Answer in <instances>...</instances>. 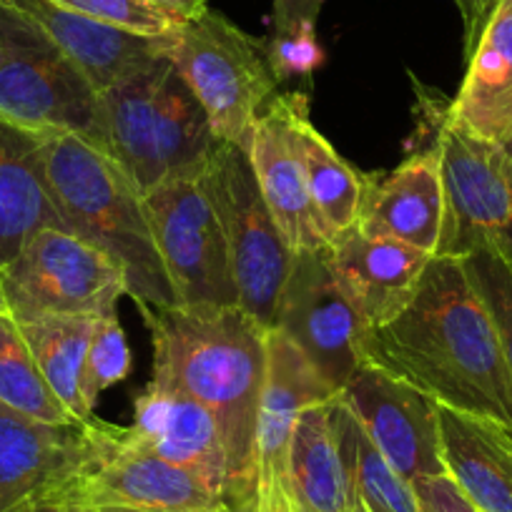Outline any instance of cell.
I'll use <instances>...</instances> for the list:
<instances>
[{
    "label": "cell",
    "instance_id": "6da1fadb",
    "mask_svg": "<svg viewBox=\"0 0 512 512\" xmlns=\"http://www.w3.org/2000/svg\"><path fill=\"white\" fill-rule=\"evenodd\" d=\"M367 362L437 405L490 420L512 435V377L500 332L457 256H432L405 312L369 332Z\"/></svg>",
    "mask_w": 512,
    "mask_h": 512
},
{
    "label": "cell",
    "instance_id": "7a4b0ae2",
    "mask_svg": "<svg viewBox=\"0 0 512 512\" xmlns=\"http://www.w3.org/2000/svg\"><path fill=\"white\" fill-rule=\"evenodd\" d=\"M139 307L154 339L151 384L184 392L214 415L229 457L231 512H254L269 329L239 307Z\"/></svg>",
    "mask_w": 512,
    "mask_h": 512
},
{
    "label": "cell",
    "instance_id": "3957f363",
    "mask_svg": "<svg viewBox=\"0 0 512 512\" xmlns=\"http://www.w3.org/2000/svg\"><path fill=\"white\" fill-rule=\"evenodd\" d=\"M43 171L63 226L121 264L128 297L144 307H176L134 179L106 151L68 134L43 136Z\"/></svg>",
    "mask_w": 512,
    "mask_h": 512
},
{
    "label": "cell",
    "instance_id": "277c9868",
    "mask_svg": "<svg viewBox=\"0 0 512 512\" xmlns=\"http://www.w3.org/2000/svg\"><path fill=\"white\" fill-rule=\"evenodd\" d=\"M166 56L204 108L216 141L244 149L279 86L267 41L209 8L166 36Z\"/></svg>",
    "mask_w": 512,
    "mask_h": 512
},
{
    "label": "cell",
    "instance_id": "5b68a950",
    "mask_svg": "<svg viewBox=\"0 0 512 512\" xmlns=\"http://www.w3.org/2000/svg\"><path fill=\"white\" fill-rule=\"evenodd\" d=\"M420 91V144L432 146L440 159L447 199L437 256L465 259L477 249H495L512 262V184L500 151L457 126L440 93Z\"/></svg>",
    "mask_w": 512,
    "mask_h": 512
},
{
    "label": "cell",
    "instance_id": "8992f818",
    "mask_svg": "<svg viewBox=\"0 0 512 512\" xmlns=\"http://www.w3.org/2000/svg\"><path fill=\"white\" fill-rule=\"evenodd\" d=\"M0 121L106 151L101 91L31 23L0 6Z\"/></svg>",
    "mask_w": 512,
    "mask_h": 512
},
{
    "label": "cell",
    "instance_id": "52a82bcc",
    "mask_svg": "<svg viewBox=\"0 0 512 512\" xmlns=\"http://www.w3.org/2000/svg\"><path fill=\"white\" fill-rule=\"evenodd\" d=\"M201 179L229 246L239 309L262 327L274 329L279 297L297 251L269 211L241 146L216 141Z\"/></svg>",
    "mask_w": 512,
    "mask_h": 512
},
{
    "label": "cell",
    "instance_id": "ba28073f",
    "mask_svg": "<svg viewBox=\"0 0 512 512\" xmlns=\"http://www.w3.org/2000/svg\"><path fill=\"white\" fill-rule=\"evenodd\" d=\"M8 312L16 322L36 317H108L128 297L121 264L66 226L38 231L16 262L0 269Z\"/></svg>",
    "mask_w": 512,
    "mask_h": 512
},
{
    "label": "cell",
    "instance_id": "9c48e42d",
    "mask_svg": "<svg viewBox=\"0 0 512 512\" xmlns=\"http://www.w3.org/2000/svg\"><path fill=\"white\" fill-rule=\"evenodd\" d=\"M151 229L176 307H239L224 229L201 176L146 194Z\"/></svg>",
    "mask_w": 512,
    "mask_h": 512
},
{
    "label": "cell",
    "instance_id": "30bf717a",
    "mask_svg": "<svg viewBox=\"0 0 512 512\" xmlns=\"http://www.w3.org/2000/svg\"><path fill=\"white\" fill-rule=\"evenodd\" d=\"M274 329L297 344L337 395L352 374L367 364L372 327L339 284L329 246L294 254L292 272L274 314Z\"/></svg>",
    "mask_w": 512,
    "mask_h": 512
},
{
    "label": "cell",
    "instance_id": "8fae6325",
    "mask_svg": "<svg viewBox=\"0 0 512 512\" xmlns=\"http://www.w3.org/2000/svg\"><path fill=\"white\" fill-rule=\"evenodd\" d=\"M46 507H131L149 512H231L224 490L206 477L149 452L121 445L118 425L103 422L96 455Z\"/></svg>",
    "mask_w": 512,
    "mask_h": 512
},
{
    "label": "cell",
    "instance_id": "7c38bea8",
    "mask_svg": "<svg viewBox=\"0 0 512 512\" xmlns=\"http://www.w3.org/2000/svg\"><path fill=\"white\" fill-rule=\"evenodd\" d=\"M339 400L352 410L364 435L405 480L447 475L440 412L430 395L377 364H362Z\"/></svg>",
    "mask_w": 512,
    "mask_h": 512
},
{
    "label": "cell",
    "instance_id": "4fadbf2b",
    "mask_svg": "<svg viewBox=\"0 0 512 512\" xmlns=\"http://www.w3.org/2000/svg\"><path fill=\"white\" fill-rule=\"evenodd\" d=\"M103 422L46 425L0 405V512H33L91 460Z\"/></svg>",
    "mask_w": 512,
    "mask_h": 512
},
{
    "label": "cell",
    "instance_id": "5bb4252c",
    "mask_svg": "<svg viewBox=\"0 0 512 512\" xmlns=\"http://www.w3.org/2000/svg\"><path fill=\"white\" fill-rule=\"evenodd\" d=\"M309 108L307 93H282L256 118L244 146L269 211L294 251L324 249L332 244L322 216L309 196L307 171L297 139V121Z\"/></svg>",
    "mask_w": 512,
    "mask_h": 512
},
{
    "label": "cell",
    "instance_id": "9a60e30c",
    "mask_svg": "<svg viewBox=\"0 0 512 512\" xmlns=\"http://www.w3.org/2000/svg\"><path fill=\"white\" fill-rule=\"evenodd\" d=\"M118 440L206 477L226 495L229 457L224 435L214 415L184 392L149 384L136 400L134 425L118 427Z\"/></svg>",
    "mask_w": 512,
    "mask_h": 512
},
{
    "label": "cell",
    "instance_id": "2e32d148",
    "mask_svg": "<svg viewBox=\"0 0 512 512\" xmlns=\"http://www.w3.org/2000/svg\"><path fill=\"white\" fill-rule=\"evenodd\" d=\"M445 221L447 199L440 159L432 146L420 144L384 179H372L357 229L437 256Z\"/></svg>",
    "mask_w": 512,
    "mask_h": 512
},
{
    "label": "cell",
    "instance_id": "e0dca14e",
    "mask_svg": "<svg viewBox=\"0 0 512 512\" xmlns=\"http://www.w3.org/2000/svg\"><path fill=\"white\" fill-rule=\"evenodd\" d=\"M329 259L364 322L377 329L405 312L415 299L432 256L354 226L329 244Z\"/></svg>",
    "mask_w": 512,
    "mask_h": 512
},
{
    "label": "cell",
    "instance_id": "ac0fdd59",
    "mask_svg": "<svg viewBox=\"0 0 512 512\" xmlns=\"http://www.w3.org/2000/svg\"><path fill=\"white\" fill-rule=\"evenodd\" d=\"M0 6L31 23L98 91H106L118 78L164 53L166 48V36L149 38L131 33L68 11L51 0H0Z\"/></svg>",
    "mask_w": 512,
    "mask_h": 512
},
{
    "label": "cell",
    "instance_id": "d6986e66",
    "mask_svg": "<svg viewBox=\"0 0 512 512\" xmlns=\"http://www.w3.org/2000/svg\"><path fill=\"white\" fill-rule=\"evenodd\" d=\"M337 392L319 377L297 344L279 329H269L267 374H264L259 422H256V477L287 472L294 425L307 407L337 400Z\"/></svg>",
    "mask_w": 512,
    "mask_h": 512
},
{
    "label": "cell",
    "instance_id": "ffe728a7",
    "mask_svg": "<svg viewBox=\"0 0 512 512\" xmlns=\"http://www.w3.org/2000/svg\"><path fill=\"white\" fill-rule=\"evenodd\" d=\"M465 58L467 73L450 116L472 136L500 146L512 136V0H497Z\"/></svg>",
    "mask_w": 512,
    "mask_h": 512
},
{
    "label": "cell",
    "instance_id": "44dd1931",
    "mask_svg": "<svg viewBox=\"0 0 512 512\" xmlns=\"http://www.w3.org/2000/svg\"><path fill=\"white\" fill-rule=\"evenodd\" d=\"M48 226L63 221L43 171V136L0 121V269Z\"/></svg>",
    "mask_w": 512,
    "mask_h": 512
},
{
    "label": "cell",
    "instance_id": "7402d4cb",
    "mask_svg": "<svg viewBox=\"0 0 512 512\" xmlns=\"http://www.w3.org/2000/svg\"><path fill=\"white\" fill-rule=\"evenodd\" d=\"M447 475L480 512H512V435L490 420L437 405Z\"/></svg>",
    "mask_w": 512,
    "mask_h": 512
},
{
    "label": "cell",
    "instance_id": "603a6c76",
    "mask_svg": "<svg viewBox=\"0 0 512 512\" xmlns=\"http://www.w3.org/2000/svg\"><path fill=\"white\" fill-rule=\"evenodd\" d=\"M332 405H312L299 415L289 442V482L304 512H364L344 467Z\"/></svg>",
    "mask_w": 512,
    "mask_h": 512
},
{
    "label": "cell",
    "instance_id": "cb8c5ba5",
    "mask_svg": "<svg viewBox=\"0 0 512 512\" xmlns=\"http://www.w3.org/2000/svg\"><path fill=\"white\" fill-rule=\"evenodd\" d=\"M297 139L307 171L309 196L327 226L329 239L334 241L339 234L357 226L374 176L362 174L337 154V149L312 123L309 108H304L297 121Z\"/></svg>",
    "mask_w": 512,
    "mask_h": 512
},
{
    "label": "cell",
    "instance_id": "d4e9b609",
    "mask_svg": "<svg viewBox=\"0 0 512 512\" xmlns=\"http://www.w3.org/2000/svg\"><path fill=\"white\" fill-rule=\"evenodd\" d=\"M96 319L56 314L18 322L43 379L78 422L93 420V412L83 402V367Z\"/></svg>",
    "mask_w": 512,
    "mask_h": 512
},
{
    "label": "cell",
    "instance_id": "484cf974",
    "mask_svg": "<svg viewBox=\"0 0 512 512\" xmlns=\"http://www.w3.org/2000/svg\"><path fill=\"white\" fill-rule=\"evenodd\" d=\"M334 432L349 482L364 512H422L415 485L400 475L364 435L362 425L342 400L332 405Z\"/></svg>",
    "mask_w": 512,
    "mask_h": 512
},
{
    "label": "cell",
    "instance_id": "4316f807",
    "mask_svg": "<svg viewBox=\"0 0 512 512\" xmlns=\"http://www.w3.org/2000/svg\"><path fill=\"white\" fill-rule=\"evenodd\" d=\"M0 405L46 425H83L53 395L11 314H0Z\"/></svg>",
    "mask_w": 512,
    "mask_h": 512
},
{
    "label": "cell",
    "instance_id": "83f0119b",
    "mask_svg": "<svg viewBox=\"0 0 512 512\" xmlns=\"http://www.w3.org/2000/svg\"><path fill=\"white\" fill-rule=\"evenodd\" d=\"M131 372V349L116 314L98 317L88 344L86 367H83V402L93 412L98 397L113 384L123 382Z\"/></svg>",
    "mask_w": 512,
    "mask_h": 512
},
{
    "label": "cell",
    "instance_id": "f1b7e54d",
    "mask_svg": "<svg viewBox=\"0 0 512 512\" xmlns=\"http://www.w3.org/2000/svg\"><path fill=\"white\" fill-rule=\"evenodd\" d=\"M462 262L495 317L512 377V262L495 249H477L467 254Z\"/></svg>",
    "mask_w": 512,
    "mask_h": 512
},
{
    "label": "cell",
    "instance_id": "f546056e",
    "mask_svg": "<svg viewBox=\"0 0 512 512\" xmlns=\"http://www.w3.org/2000/svg\"><path fill=\"white\" fill-rule=\"evenodd\" d=\"M51 3L149 38H164L176 26H181V23H174L171 18L161 16V13L144 6L139 0H51Z\"/></svg>",
    "mask_w": 512,
    "mask_h": 512
},
{
    "label": "cell",
    "instance_id": "4dcf8cb0",
    "mask_svg": "<svg viewBox=\"0 0 512 512\" xmlns=\"http://www.w3.org/2000/svg\"><path fill=\"white\" fill-rule=\"evenodd\" d=\"M317 31L307 28V31L287 33V36H277L274 33L267 41V58L272 66L277 81H287V78L297 76H312L322 63V48H319Z\"/></svg>",
    "mask_w": 512,
    "mask_h": 512
},
{
    "label": "cell",
    "instance_id": "1f68e13d",
    "mask_svg": "<svg viewBox=\"0 0 512 512\" xmlns=\"http://www.w3.org/2000/svg\"><path fill=\"white\" fill-rule=\"evenodd\" d=\"M417 497H420L422 512H480L465 492L457 487L450 475L425 477V480L412 482Z\"/></svg>",
    "mask_w": 512,
    "mask_h": 512
},
{
    "label": "cell",
    "instance_id": "d6a6232c",
    "mask_svg": "<svg viewBox=\"0 0 512 512\" xmlns=\"http://www.w3.org/2000/svg\"><path fill=\"white\" fill-rule=\"evenodd\" d=\"M254 512H304L289 482V472H267L256 477Z\"/></svg>",
    "mask_w": 512,
    "mask_h": 512
},
{
    "label": "cell",
    "instance_id": "836d02e7",
    "mask_svg": "<svg viewBox=\"0 0 512 512\" xmlns=\"http://www.w3.org/2000/svg\"><path fill=\"white\" fill-rule=\"evenodd\" d=\"M272 21L277 36L297 31H317L319 13L324 8V0H272Z\"/></svg>",
    "mask_w": 512,
    "mask_h": 512
},
{
    "label": "cell",
    "instance_id": "e575fe53",
    "mask_svg": "<svg viewBox=\"0 0 512 512\" xmlns=\"http://www.w3.org/2000/svg\"><path fill=\"white\" fill-rule=\"evenodd\" d=\"M457 8L462 13V23H465V56L472 51V46L480 38L482 28H485L487 18L495 11L497 0H455Z\"/></svg>",
    "mask_w": 512,
    "mask_h": 512
},
{
    "label": "cell",
    "instance_id": "d590c367",
    "mask_svg": "<svg viewBox=\"0 0 512 512\" xmlns=\"http://www.w3.org/2000/svg\"><path fill=\"white\" fill-rule=\"evenodd\" d=\"M139 3L154 8L156 13L171 18L174 23L194 21L209 11V0H139Z\"/></svg>",
    "mask_w": 512,
    "mask_h": 512
},
{
    "label": "cell",
    "instance_id": "8d00e7d4",
    "mask_svg": "<svg viewBox=\"0 0 512 512\" xmlns=\"http://www.w3.org/2000/svg\"><path fill=\"white\" fill-rule=\"evenodd\" d=\"M41 512H149L131 510V507H38Z\"/></svg>",
    "mask_w": 512,
    "mask_h": 512
},
{
    "label": "cell",
    "instance_id": "74e56055",
    "mask_svg": "<svg viewBox=\"0 0 512 512\" xmlns=\"http://www.w3.org/2000/svg\"><path fill=\"white\" fill-rule=\"evenodd\" d=\"M497 151H500L502 166H505V174H507V179H510V184H512V136L507 141H502V144L497 146Z\"/></svg>",
    "mask_w": 512,
    "mask_h": 512
},
{
    "label": "cell",
    "instance_id": "f35d334b",
    "mask_svg": "<svg viewBox=\"0 0 512 512\" xmlns=\"http://www.w3.org/2000/svg\"><path fill=\"white\" fill-rule=\"evenodd\" d=\"M0 314H11V312H8L6 294H3V284H0Z\"/></svg>",
    "mask_w": 512,
    "mask_h": 512
},
{
    "label": "cell",
    "instance_id": "ab89813d",
    "mask_svg": "<svg viewBox=\"0 0 512 512\" xmlns=\"http://www.w3.org/2000/svg\"><path fill=\"white\" fill-rule=\"evenodd\" d=\"M0 58H3V43H0Z\"/></svg>",
    "mask_w": 512,
    "mask_h": 512
},
{
    "label": "cell",
    "instance_id": "60d3db41",
    "mask_svg": "<svg viewBox=\"0 0 512 512\" xmlns=\"http://www.w3.org/2000/svg\"><path fill=\"white\" fill-rule=\"evenodd\" d=\"M33 512H41V510H33Z\"/></svg>",
    "mask_w": 512,
    "mask_h": 512
}]
</instances>
